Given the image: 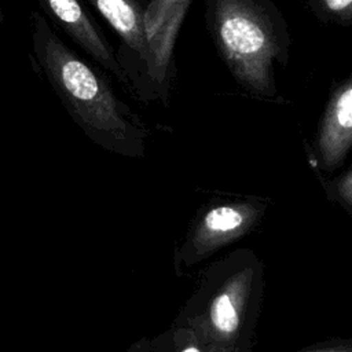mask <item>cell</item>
<instances>
[{
	"mask_svg": "<svg viewBox=\"0 0 352 352\" xmlns=\"http://www.w3.org/2000/svg\"><path fill=\"white\" fill-rule=\"evenodd\" d=\"M205 21L219 56L249 94L272 99L276 67L289 62L290 34L272 0H205Z\"/></svg>",
	"mask_w": 352,
	"mask_h": 352,
	"instance_id": "6da1fadb",
	"label": "cell"
},
{
	"mask_svg": "<svg viewBox=\"0 0 352 352\" xmlns=\"http://www.w3.org/2000/svg\"><path fill=\"white\" fill-rule=\"evenodd\" d=\"M32 43L41 72L76 121L111 138L122 139L133 129L129 109L109 80L67 47L38 12H32Z\"/></svg>",
	"mask_w": 352,
	"mask_h": 352,
	"instance_id": "7a4b0ae2",
	"label": "cell"
},
{
	"mask_svg": "<svg viewBox=\"0 0 352 352\" xmlns=\"http://www.w3.org/2000/svg\"><path fill=\"white\" fill-rule=\"evenodd\" d=\"M191 1L150 0L146 4L143 21L150 58L136 91L142 98L168 99L175 76V47Z\"/></svg>",
	"mask_w": 352,
	"mask_h": 352,
	"instance_id": "3957f363",
	"label": "cell"
},
{
	"mask_svg": "<svg viewBox=\"0 0 352 352\" xmlns=\"http://www.w3.org/2000/svg\"><path fill=\"white\" fill-rule=\"evenodd\" d=\"M111 26L121 40L117 59L129 85L138 91L146 72L150 52L144 32L142 0H87Z\"/></svg>",
	"mask_w": 352,
	"mask_h": 352,
	"instance_id": "277c9868",
	"label": "cell"
},
{
	"mask_svg": "<svg viewBox=\"0 0 352 352\" xmlns=\"http://www.w3.org/2000/svg\"><path fill=\"white\" fill-rule=\"evenodd\" d=\"M44 12L59 25L65 33L78 44L99 66L110 72L116 78L129 85L117 54L104 38L80 0H36Z\"/></svg>",
	"mask_w": 352,
	"mask_h": 352,
	"instance_id": "5b68a950",
	"label": "cell"
},
{
	"mask_svg": "<svg viewBox=\"0 0 352 352\" xmlns=\"http://www.w3.org/2000/svg\"><path fill=\"white\" fill-rule=\"evenodd\" d=\"M352 140V78L340 81L327 100L319 131V148L324 160L337 162Z\"/></svg>",
	"mask_w": 352,
	"mask_h": 352,
	"instance_id": "8992f818",
	"label": "cell"
},
{
	"mask_svg": "<svg viewBox=\"0 0 352 352\" xmlns=\"http://www.w3.org/2000/svg\"><path fill=\"white\" fill-rule=\"evenodd\" d=\"M210 320L221 334H232L239 326V314L232 294H217L210 305Z\"/></svg>",
	"mask_w": 352,
	"mask_h": 352,
	"instance_id": "52a82bcc",
	"label": "cell"
},
{
	"mask_svg": "<svg viewBox=\"0 0 352 352\" xmlns=\"http://www.w3.org/2000/svg\"><path fill=\"white\" fill-rule=\"evenodd\" d=\"M311 8L323 22L351 25L352 0H308Z\"/></svg>",
	"mask_w": 352,
	"mask_h": 352,
	"instance_id": "ba28073f",
	"label": "cell"
},
{
	"mask_svg": "<svg viewBox=\"0 0 352 352\" xmlns=\"http://www.w3.org/2000/svg\"><path fill=\"white\" fill-rule=\"evenodd\" d=\"M243 223V216L239 210L231 206H217L208 212L204 226L214 234H226L236 230Z\"/></svg>",
	"mask_w": 352,
	"mask_h": 352,
	"instance_id": "9c48e42d",
	"label": "cell"
},
{
	"mask_svg": "<svg viewBox=\"0 0 352 352\" xmlns=\"http://www.w3.org/2000/svg\"><path fill=\"white\" fill-rule=\"evenodd\" d=\"M180 352H201L197 346H187V348H184L183 351H180Z\"/></svg>",
	"mask_w": 352,
	"mask_h": 352,
	"instance_id": "30bf717a",
	"label": "cell"
},
{
	"mask_svg": "<svg viewBox=\"0 0 352 352\" xmlns=\"http://www.w3.org/2000/svg\"><path fill=\"white\" fill-rule=\"evenodd\" d=\"M4 21V14H3V10H1V4H0V25L3 23Z\"/></svg>",
	"mask_w": 352,
	"mask_h": 352,
	"instance_id": "8fae6325",
	"label": "cell"
},
{
	"mask_svg": "<svg viewBox=\"0 0 352 352\" xmlns=\"http://www.w3.org/2000/svg\"><path fill=\"white\" fill-rule=\"evenodd\" d=\"M333 352H338V351H333Z\"/></svg>",
	"mask_w": 352,
	"mask_h": 352,
	"instance_id": "7c38bea8",
	"label": "cell"
}]
</instances>
